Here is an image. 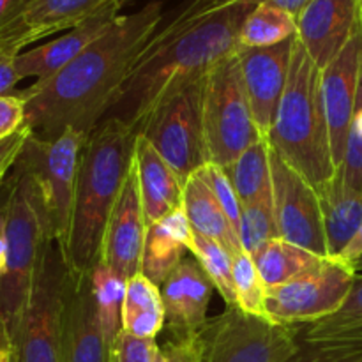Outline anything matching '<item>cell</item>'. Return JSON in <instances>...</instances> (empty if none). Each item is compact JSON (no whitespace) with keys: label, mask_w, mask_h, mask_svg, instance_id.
Segmentation results:
<instances>
[{"label":"cell","mask_w":362,"mask_h":362,"mask_svg":"<svg viewBox=\"0 0 362 362\" xmlns=\"http://www.w3.org/2000/svg\"><path fill=\"white\" fill-rule=\"evenodd\" d=\"M255 4L247 0H191L158 28L105 119L140 133L163 101L207 74L239 49V32Z\"/></svg>","instance_id":"6da1fadb"},{"label":"cell","mask_w":362,"mask_h":362,"mask_svg":"<svg viewBox=\"0 0 362 362\" xmlns=\"http://www.w3.org/2000/svg\"><path fill=\"white\" fill-rule=\"evenodd\" d=\"M161 20V0L148 2L136 13L120 14L64 69L20 90L25 126L42 140H53L66 129L90 136Z\"/></svg>","instance_id":"7a4b0ae2"},{"label":"cell","mask_w":362,"mask_h":362,"mask_svg":"<svg viewBox=\"0 0 362 362\" xmlns=\"http://www.w3.org/2000/svg\"><path fill=\"white\" fill-rule=\"evenodd\" d=\"M136 133L108 117L98 124L81 151L73 214L64 258L71 272L88 274L101 258L106 223L131 170Z\"/></svg>","instance_id":"3957f363"},{"label":"cell","mask_w":362,"mask_h":362,"mask_svg":"<svg viewBox=\"0 0 362 362\" xmlns=\"http://www.w3.org/2000/svg\"><path fill=\"white\" fill-rule=\"evenodd\" d=\"M267 141L317 193L338 175L322 103L320 69L297 37L293 39L288 80Z\"/></svg>","instance_id":"277c9868"},{"label":"cell","mask_w":362,"mask_h":362,"mask_svg":"<svg viewBox=\"0 0 362 362\" xmlns=\"http://www.w3.org/2000/svg\"><path fill=\"white\" fill-rule=\"evenodd\" d=\"M13 168L2 209L7 265L0 278V341L14 346L42 251L53 235L37 179L20 161L14 163Z\"/></svg>","instance_id":"5b68a950"},{"label":"cell","mask_w":362,"mask_h":362,"mask_svg":"<svg viewBox=\"0 0 362 362\" xmlns=\"http://www.w3.org/2000/svg\"><path fill=\"white\" fill-rule=\"evenodd\" d=\"M71 272L62 250L49 240L21 318L14 350L18 362H64L66 310Z\"/></svg>","instance_id":"8992f818"},{"label":"cell","mask_w":362,"mask_h":362,"mask_svg":"<svg viewBox=\"0 0 362 362\" xmlns=\"http://www.w3.org/2000/svg\"><path fill=\"white\" fill-rule=\"evenodd\" d=\"M204 133L209 163L221 168L264 138L251 112L237 53L219 62L205 78Z\"/></svg>","instance_id":"52a82bcc"},{"label":"cell","mask_w":362,"mask_h":362,"mask_svg":"<svg viewBox=\"0 0 362 362\" xmlns=\"http://www.w3.org/2000/svg\"><path fill=\"white\" fill-rule=\"evenodd\" d=\"M299 325L253 317L237 306L209 318L202 331V362H297Z\"/></svg>","instance_id":"ba28073f"},{"label":"cell","mask_w":362,"mask_h":362,"mask_svg":"<svg viewBox=\"0 0 362 362\" xmlns=\"http://www.w3.org/2000/svg\"><path fill=\"white\" fill-rule=\"evenodd\" d=\"M87 138L80 131L66 129L53 140H42L30 131L16 159L37 179L49 216L52 235L60 250L66 247L69 235L78 168Z\"/></svg>","instance_id":"9c48e42d"},{"label":"cell","mask_w":362,"mask_h":362,"mask_svg":"<svg viewBox=\"0 0 362 362\" xmlns=\"http://www.w3.org/2000/svg\"><path fill=\"white\" fill-rule=\"evenodd\" d=\"M204 88L205 80H200L170 95L138 133L154 145L184 182L209 165L204 133Z\"/></svg>","instance_id":"30bf717a"},{"label":"cell","mask_w":362,"mask_h":362,"mask_svg":"<svg viewBox=\"0 0 362 362\" xmlns=\"http://www.w3.org/2000/svg\"><path fill=\"white\" fill-rule=\"evenodd\" d=\"M357 265L331 257L318 271L267 288V317L278 324L306 325L338 313L352 293Z\"/></svg>","instance_id":"8fae6325"},{"label":"cell","mask_w":362,"mask_h":362,"mask_svg":"<svg viewBox=\"0 0 362 362\" xmlns=\"http://www.w3.org/2000/svg\"><path fill=\"white\" fill-rule=\"evenodd\" d=\"M272 202L279 237L329 257L320 198L311 184L271 148Z\"/></svg>","instance_id":"7c38bea8"},{"label":"cell","mask_w":362,"mask_h":362,"mask_svg":"<svg viewBox=\"0 0 362 362\" xmlns=\"http://www.w3.org/2000/svg\"><path fill=\"white\" fill-rule=\"evenodd\" d=\"M362 71L361 21L345 48L320 69V94L331 136L332 158L338 170L345 159L350 126L357 108Z\"/></svg>","instance_id":"4fadbf2b"},{"label":"cell","mask_w":362,"mask_h":362,"mask_svg":"<svg viewBox=\"0 0 362 362\" xmlns=\"http://www.w3.org/2000/svg\"><path fill=\"white\" fill-rule=\"evenodd\" d=\"M147 230L136 166L133 161L115 207L106 223L99 262L129 281L141 272Z\"/></svg>","instance_id":"5bb4252c"},{"label":"cell","mask_w":362,"mask_h":362,"mask_svg":"<svg viewBox=\"0 0 362 362\" xmlns=\"http://www.w3.org/2000/svg\"><path fill=\"white\" fill-rule=\"evenodd\" d=\"M127 2L129 0H34L0 32V49L18 55L32 42L73 30L106 11H120Z\"/></svg>","instance_id":"9a60e30c"},{"label":"cell","mask_w":362,"mask_h":362,"mask_svg":"<svg viewBox=\"0 0 362 362\" xmlns=\"http://www.w3.org/2000/svg\"><path fill=\"white\" fill-rule=\"evenodd\" d=\"M293 39L269 46V48H240L239 46L237 49V59L243 71L251 112L264 138H267L271 131L279 99L285 92L290 60H292Z\"/></svg>","instance_id":"2e32d148"},{"label":"cell","mask_w":362,"mask_h":362,"mask_svg":"<svg viewBox=\"0 0 362 362\" xmlns=\"http://www.w3.org/2000/svg\"><path fill=\"white\" fill-rule=\"evenodd\" d=\"M359 27V0H310L297 18V39L324 69Z\"/></svg>","instance_id":"e0dca14e"},{"label":"cell","mask_w":362,"mask_h":362,"mask_svg":"<svg viewBox=\"0 0 362 362\" xmlns=\"http://www.w3.org/2000/svg\"><path fill=\"white\" fill-rule=\"evenodd\" d=\"M212 292L214 285L197 258H184L182 264L161 285L165 327L172 338H191L204 331L209 322L207 310Z\"/></svg>","instance_id":"ac0fdd59"},{"label":"cell","mask_w":362,"mask_h":362,"mask_svg":"<svg viewBox=\"0 0 362 362\" xmlns=\"http://www.w3.org/2000/svg\"><path fill=\"white\" fill-rule=\"evenodd\" d=\"M133 161L136 166L147 226L156 225L182 209L186 182L144 134H136Z\"/></svg>","instance_id":"d6986e66"},{"label":"cell","mask_w":362,"mask_h":362,"mask_svg":"<svg viewBox=\"0 0 362 362\" xmlns=\"http://www.w3.org/2000/svg\"><path fill=\"white\" fill-rule=\"evenodd\" d=\"M110 345L103 334L88 274H73L67 296L64 362H108Z\"/></svg>","instance_id":"ffe728a7"},{"label":"cell","mask_w":362,"mask_h":362,"mask_svg":"<svg viewBox=\"0 0 362 362\" xmlns=\"http://www.w3.org/2000/svg\"><path fill=\"white\" fill-rule=\"evenodd\" d=\"M117 16H120L119 11H106V13L85 21L80 27L67 30V34L55 37L53 41L45 42L28 52L18 53L16 71L20 80L35 78V81H42L52 78L53 74L64 69L71 60L76 59L92 41H95Z\"/></svg>","instance_id":"44dd1931"},{"label":"cell","mask_w":362,"mask_h":362,"mask_svg":"<svg viewBox=\"0 0 362 362\" xmlns=\"http://www.w3.org/2000/svg\"><path fill=\"white\" fill-rule=\"evenodd\" d=\"M193 250L194 232L184 209H179L163 221L148 226L141 258V274L161 288L168 276L182 264L187 253H193Z\"/></svg>","instance_id":"7402d4cb"},{"label":"cell","mask_w":362,"mask_h":362,"mask_svg":"<svg viewBox=\"0 0 362 362\" xmlns=\"http://www.w3.org/2000/svg\"><path fill=\"white\" fill-rule=\"evenodd\" d=\"M182 209L194 233L216 240L232 257H237L243 251L240 239L232 221L223 211L214 191L209 187V184L202 179L198 172L186 180Z\"/></svg>","instance_id":"603a6c76"},{"label":"cell","mask_w":362,"mask_h":362,"mask_svg":"<svg viewBox=\"0 0 362 362\" xmlns=\"http://www.w3.org/2000/svg\"><path fill=\"white\" fill-rule=\"evenodd\" d=\"M329 257H339L362 225V191L346 186L341 173L318 191Z\"/></svg>","instance_id":"cb8c5ba5"},{"label":"cell","mask_w":362,"mask_h":362,"mask_svg":"<svg viewBox=\"0 0 362 362\" xmlns=\"http://www.w3.org/2000/svg\"><path fill=\"white\" fill-rule=\"evenodd\" d=\"M165 303L161 288L145 278L136 274L126 285L120 325L122 331L134 338L156 339L165 329Z\"/></svg>","instance_id":"d4e9b609"},{"label":"cell","mask_w":362,"mask_h":362,"mask_svg":"<svg viewBox=\"0 0 362 362\" xmlns=\"http://www.w3.org/2000/svg\"><path fill=\"white\" fill-rule=\"evenodd\" d=\"M329 258L331 257H322L279 237L269 243L264 250L258 251L253 260L260 271L265 286L276 288L300 276L318 271L327 264Z\"/></svg>","instance_id":"484cf974"},{"label":"cell","mask_w":362,"mask_h":362,"mask_svg":"<svg viewBox=\"0 0 362 362\" xmlns=\"http://www.w3.org/2000/svg\"><path fill=\"white\" fill-rule=\"evenodd\" d=\"M297 362H362V324L332 331L300 329Z\"/></svg>","instance_id":"4316f807"},{"label":"cell","mask_w":362,"mask_h":362,"mask_svg":"<svg viewBox=\"0 0 362 362\" xmlns=\"http://www.w3.org/2000/svg\"><path fill=\"white\" fill-rule=\"evenodd\" d=\"M223 170L228 175L243 205L271 191V145L267 138H260L257 144L246 148L237 161Z\"/></svg>","instance_id":"83f0119b"},{"label":"cell","mask_w":362,"mask_h":362,"mask_svg":"<svg viewBox=\"0 0 362 362\" xmlns=\"http://www.w3.org/2000/svg\"><path fill=\"white\" fill-rule=\"evenodd\" d=\"M297 35V18L272 4H258L239 32L240 48H269Z\"/></svg>","instance_id":"f1b7e54d"},{"label":"cell","mask_w":362,"mask_h":362,"mask_svg":"<svg viewBox=\"0 0 362 362\" xmlns=\"http://www.w3.org/2000/svg\"><path fill=\"white\" fill-rule=\"evenodd\" d=\"M88 278H90L92 297H94L95 311H98L103 334H105L106 343L112 346L117 334L122 331L120 311H122L127 281L120 278L117 272H113L112 269L106 267L105 264H101V262H98L95 267L88 272Z\"/></svg>","instance_id":"f546056e"},{"label":"cell","mask_w":362,"mask_h":362,"mask_svg":"<svg viewBox=\"0 0 362 362\" xmlns=\"http://www.w3.org/2000/svg\"><path fill=\"white\" fill-rule=\"evenodd\" d=\"M239 239L243 251L255 257L269 243L279 239V228L276 223L274 202L271 191L258 197L257 200L243 205L240 211Z\"/></svg>","instance_id":"4dcf8cb0"},{"label":"cell","mask_w":362,"mask_h":362,"mask_svg":"<svg viewBox=\"0 0 362 362\" xmlns=\"http://www.w3.org/2000/svg\"><path fill=\"white\" fill-rule=\"evenodd\" d=\"M193 258H197L204 272L219 296L223 297L226 306H237L235 286H233V257L219 246L216 240L194 233Z\"/></svg>","instance_id":"1f68e13d"},{"label":"cell","mask_w":362,"mask_h":362,"mask_svg":"<svg viewBox=\"0 0 362 362\" xmlns=\"http://www.w3.org/2000/svg\"><path fill=\"white\" fill-rule=\"evenodd\" d=\"M233 286H235L239 310L253 317L269 318L265 310L267 286L262 279L253 257L246 251H240L237 257H233Z\"/></svg>","instance_id":"d6a6232c"},{"label":"cell","mask_w":362,"mask_h":362,"mask_svg":"<svg viewBox=\"0 0 362 362\" xmlns=\"http://www.w3.org/2000/svg\"><path fill=\"white\" fill-rule=\"evenodd\" d=\"M343 180L352 189L362 191V71L359 95H357V108L354 113L352 126L349 133V144H346L345 159L339 168Z\"/></svg>","instance_id":"836d02e7"},{"label":"cell","mask_w":362,"mask_h":362,"mask_svg":"<svg viewBox=\"0 0 362 362\" xmlns=\"http://www.w3.org/2000/svg\"><path fill=\"white\" fill-rule=\"evenodd\" d=\"M198 173L202 175V179L209 184L212 191H214L216 198L221 204L223 211L226 212V216L232 221L233 228H235L237 235H239V225H240V211H243V204H240L239 197H237V191L233 189L232 182H230L228 175H226L225 170L218 165H205L204 168L198 170Z\"/></svg>","instance_id":"e575fe53"},{"label":"cell","mask_w":362,"mask_h":362,"mask_svg":"<svg viewBox=\"0 0 362 362\" xmlns=\"http://www.w3.org/2000/svg\"><path fill=\"white\" fill-rule=\"evenodd\" d=\"M159 345L156 339H141L120 331L110 346L108 362H154Z\"/></svg>","instance_id":"d590c367"},{"label":"cell","mask_w":362,"mask_h":362,"mask_svg":"<svg viewBox=\"0 0 362 362\" xmlns=\"http://www.w3.org/2000/svg\"><path fill=\"white\" fill-rule=\"evenodd\" d=\"M359 324H362V278L357 276L356 285H354L352 293H350L345 306L332 317L306 325V329H310V331H332V329L352 327V325Z\"/></svg>","instance_id":"8d00e7d4"},{"label":"cell","mask_w":362,"mask_h":362,"mask_svg":"<svg viewBox=\"0 0 362 362\" xmlns=\"http://www.w3.org/2000/svg\"><path fill=\"white\" fill-rule=\"evenodd\" d=\"M204 343L202 332L184 339L172 338L165 345L159 346L154 362H202Z\"/></svg>","instance_id":"74e56055"},{"label":"cell","mask_w":362,"mask_h":362,"mask_svg":"<svg viewBox=\"0 0 362 362\" xmlns=\"http://www.w3.org/2000/svg\"><path fill=\"white\" fill-rule=\"evenodd\" d=\"M25 127V99L20 90L0 95V141L14 136Z\"/></svg>","instance_id":"f35d334b"},{"label":"cell","mask_w":362,"mask_h":362,"mask_svg":"<svg viewBox=\"0 0 362 362\" xmlns=\"http://www.w3.org/2000/svg\"><path fill=\"white\" fill-rule=\"evenodd\" d=\"M16 71V53L0 49V95L14 94L16 83H20Z\"/></svg>","instance_id":"ab89813d"},{"label":"cell","mask_w":362,"mask_h":362,"mask_svg":"<svg viewBox=\"0 0 362 362\" xmlns=\"http://www.w3.org/2000/svg\"><path fill=\"white\" fill-rule=\"evenodd\" d=\"M28 133H30V129L25 126L23 129L18 131L14 136L0 141V168H2V166H9L11 168V166L16 163L18 156H20L21 148H23V144L25 140H27Z\"/></svg>","instance_id":"60d3db41"},{"label":"cell","mask_w":362,"mask_h":362,"mask_svg":"<svg viewBox=\"0 0 362 362\" xmlns=\"http://www.w3.org/2000/svg\"><path fill=\"white\" fill-rule=\"evenodd\" d=\"M34 0H0V32L9 27Z\"/></svg>","instance_id":"b9f144b4"},{"label":"cell","mask_w":362,"mask_h":362,"mask_svg":"<svg viewBox=\"0 0 362 362\" xmlns=\"http://www.w3.org/2000/svg\"><path fill=\"white\" fill-rule=\"evenodd\" d=\"M338 258L349 262V264L357 265V262L362 258V225L361 228L357 230L356 235H354V239L349 243V246L341 251V255H339Z\"/></svg>","instance_id":"7bdbcfd3"},{"label":"cell","mask_w":362,"mask_h":362,"mask_svg":"<svg viewBox=\"0 0 362 362\" xmlns=\"http://www.w3.org/2000/svg\"><path fill=\"white\" fill-rule=\"evenodd\" d=\"M247 2L255 4V6H258V4H272V6L286 9L288 13H292L293 16L299 18V14L303 13L304 7L310 4V0H247Z\"/></svg>","instance_id":"ee69618b"},{"label":"cell","mask_w":362,"mask_h":362,"mask_svg":"<svg viewBox=\"0 0 362 362\" xmlns=\"http://www.w3.org/2000/svg\"><path fill=\"white\" fill-rule=\"evenodd\" d=\"M7 265V239H6V221H4V214L0 216V278L6 272Z\"/></svg>","instance_id":"f6af8a7d"},{"label":"cell","mask_w":362,"mask_h":362,"mask_svg":"<svg viewBox=\"0 0 362 362\" xmlns=\"http://www.w3.org/2000/svg\"><path fill=\"white\" fill-rule=\"evenodd\" d=\"M0 362H18L16 350H14L11 343L0 341Z\"/></svg>","instance_id":"bcb514c9"},{"label":"cell","mask_w":362,"mask_h":362,"mask_svg":"<svg viewBox=\"0 0 362 362\" xmlns=\"http://www.w3.org/2000/svg\"><path fill=\"white\" fill-rule=\"evenodd\" d=\"M11 168H13V166H11ZM7 172H9V166H2V168H0V184H2L4 177H6Z\"/></svg>","instance_id":"7dc6e473"},{"label":"cell","mask_w":362,"mask_h":362,"mask_svg":"<svg viewBox=\"0 0 362 362\" xmlns=\"http://www.w3.org/2000/svg\"><path fill=\"white\" fill-rule=\"evenodd\" d=\"M359 21H361V30H362V0H359Z\"/></svg>","instance_id":"c3c4849f"},{"label":"cell","mask_w":362,"mask_h":362,"mask_svg":"<svg viewBox=\"0 0 362 362\" xmlns=\"http://www.w3.org/2000/svg\"><path fill=\"white\" fill-rule=\"evenodd\" d=\"M0 216H2V211H0Z\"/></svg>","instance_id":"681fc988"}]
</instances>
